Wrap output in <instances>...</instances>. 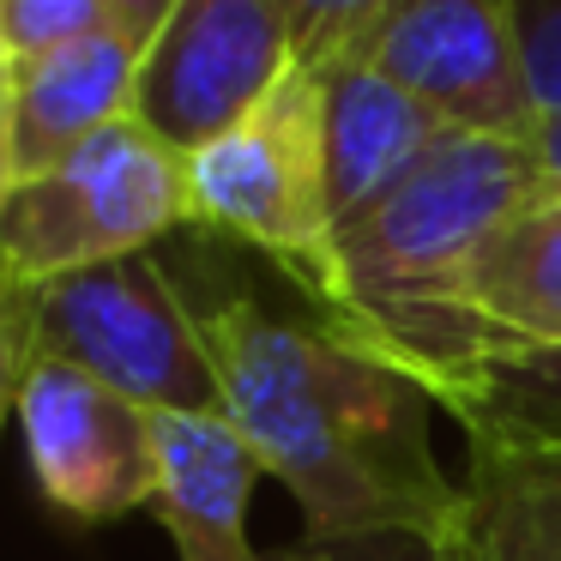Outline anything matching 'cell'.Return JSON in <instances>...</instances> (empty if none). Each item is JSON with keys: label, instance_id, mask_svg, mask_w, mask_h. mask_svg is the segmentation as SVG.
<instances>
[{"label": "cell", "instance_id": "18", "mask_svg": "<svg viewBox=\"0 0 561 561\" xmlns=\"http://www.w3.org/2000/svg\"><path fill=\"white\" fill-rule=\"evenodd\" d=\"M513 13H519V43H525V67H531L537 110L556 115L561 110V0H513Z\"/></svg>", "mask_w": 561, "mask_h": 561}, {"label": "cell", "instance_id": "4", "mask_svg": "<svg viewBox=\"0 0 561 561\" xmlns=\"http://www.w3.org/2000/svg\"><path fill=\"white\" fill-rule=\"evenodd\" d=\"M194 224L230 242H248L296 284L302 308L327 327L344 314V260L339 218L327 194L320 151V73L296 67L236 134L187 158Z\"/></svg>", "mask_w": 561, "mask_h": 561}, {"label": "cell", "instance_id": "19", "mask_svg": "<svg viewBox=\"0 0 561 561\" xmlns=\"http://www.w3.org/2000/svg\"><path fill=\"white\" fill-rule=\"evenodd\" d=\"M110 13H115V31H127V37L146 49V43L158 37L163 25H170L175 0H110Z\"/></svg>", "mask_w": 561, "mask_h": 561}, {"label": "cell", "instance_id": "17", "mask_svg": "<svg viewBox=\"0 0 561 561\" xmlns=\"http://www.w3.org/2000/svg\"><path fill=\"white\" fill-rule=\"evenodd\" d=\"M284 561H459L447 537L435 531H344V537H314L278 549Z\"/></svg>", "mask_w": 561, "mask_h": 561}, {"label": "cell", "instance_id": "8", "mask_svg": "<svg viewBox=\"0 0 561 561\" xmlns=\"http://www.w3.org/2000/svg\"><path fill=\"white\" fill-rule=\"evenodd\" d=\"M351 55L459 134L537 139L543 127L513 0H392V13Z\"/></svg>", "mask_w": 561, "mask_h": 561}, {"label": "cell", "instance_id": "3", "mask_svg": "<svg viewBox=\"0 0 561 561\" xmlns=\"http://www.w3.org/2000/svg\"><path fill=\"white\" fill-rule=\"evenodd\" d=\"M0 356L7 387L31 363H73L146 411L224 416V380L194 302L151 254L103 260L25 296H0Z\"/></svg>", "mask_w": 561, "mask_h": 561}, {"label": "cell", "instance_id": "20", "mask_svg": "<svg viewBox=\"0 0 561 561\" xmlns=\"http://www.w3.org/2000/svg\"><path fill=\"white\" fill-rule=\"evenodd\" d=\"M537 158L549 170V194H561V110L543 115V127H537Z\"/></svg>", "mask_w": 561, "mask_h": 561}, {"label": "cell", "instance_id": "10", "mask_svg": "<svg viewBox=\"0 0 561 561\" xmlns=\"http://www.w3.org/2000/svg\"><path fill=\"white\" fill-rule=\"evenodd\" d=\"M459 477V561H561V435L507 411H471Z\"/></svg>", "mask_w": 561, "mask_h": 561}, {"label": "cell", "instance_id": "6", "mask_svg": "<svg viewBox=\"0 0 561 561\" xmlns=\"http://www.w3.org/2000/svg\"><path fill=\"white\" fill-rule=\"evenodd\" d=\"M296 67V31L272 0H175L139 55L134 122L194 158L236 134Z\"/></svg>", "mask_w": 561, "mask_h": 561}, {"label": "cell", "instance_id": "5", "mask_svg": "<svg viewBox=\"0 0 561 561\" xmlns=\"http://www.w3.org/2000/svg\"><path fill=\"white\" fill-rule=\"evenodd\" d=\"M182 224H194L187 158L146 122L122 115L49 175L0 187V296H25L103 260L151 254V242Z\"/></svg>", "mask_w": 561, "mask_h": 561}, {"label": "cell", "instance_id": "11", "mask_svg": "<svg viewBox=\"0 0 561 561\" xmlns=\"http://www.w3.org/2000/svg\"><path fill=\"white\" fill-rule=\"evenodd\" d=\"M320 73V151H327V194L332 218H356L375 206L411 163H423L440 146L447 127L428 103H416L404 85H392L363 55L314 67Z\"/></svg>", "mask_w": 561, "mask_h": 561}, {"label": "cell", "instance_id": "9", "mask_svg": "<svg viewBox=\"0 0 561 561\" xmlns=\"http://www.w3.org/2000/svg\"><path fill=\"white\" fill-rule=\"evenodd\" d=\"M139 43L98 31L67 49L0 67V187H25L67 163L91 134L134 115Z\"/></svg>", "mask_w": 561, "mask_h": 561}, {"label": "cell", "instance_id": "1", "mask_svg": "<svg viewBox=\"0 0 561 561\" xmlns=\"http://www.w3.org/2000/svg\"><path fill=\"white\" fill-rule=\"evenodd\" d=\"M194 320L224 380V416L254 440L266 477L296 495L314 537L453 531L459 483L428 440L440 404L423 380L380 363L314 308L290 314L230 290L194 302Z\"/></svg>", "mask_w": 561, "mask_h": 561}, {"label": "cell", "instance_id": "14", "mask_svg": "<svg viewBox=\"0 0 561 561\" xmlns=\"http://www.w3.org/2000/svg\"><path fill=\"white\" fill-rule=\"evenodd\" d=\"M110 0H0V67L110 31Z\"/></svg>", "mask_w": 561, "mask_h": 561}, {"label": "cell", "instance_id": "2", "mask_svg": "<svg viewBox=\"0 0 561 561\" xmlns=\"http://www.w3.org/2000/svg\"><path fill=\"white\" fill-rule=\"evenodd\" d=\"M549 199L537 139L447 134L375 206L339 224L344 314L339 332L404 368L465 423L483 404L489 339L471 290L513 218Z\"/></svg>", "mask_w": 561, "mask_h": 561}, {"label": "cell", "instance_id": "13", "mask_svg": "<svg viewBox=\"0 0 561 561\" xmlns=\"http://www.w3.org/2000/svg\"><path fill=\"white\" fill-rule=\"evenodd\" d=\"M471 314L495 356H561V194L501 230L471 290Z\"/></svg>", "mask_w": 561, "mask_h": 561}, {"label": "cell", "instance_id": "16", "mask_svg": "<svg viewBox=\"0 0 561 561\" xmlns=\"http://www.w3.org/2000/svg\"><path fill=\"white\" fill-rule=\"evenodd\" d=\"M477 411H507L561 435V356H495L483 368V404Z\"/></svg>", "mask_w": 561, "mask_h": 561}, {"label": "cell", "instance_id": "15", "mask_svg": "<svg viewBox=\"0 0 561 561\" xmlns=\"http://www.w3.org/2000/svg\"><path fill=\"white\" fill-rule=\"evenodd\" d=\"M272 7L290 19L302 67H327L339 55H351L392 13V0H272Z\"/></svg>", "mask_w": 561, "mask_h": 561}, {"label": "cell", "instance_id": "7", "mask_svg": "<svg viewBox=\"0 0 561 561\" xmlns=\"http://www.w3.org/2000/svg\"><path fill=\"white\" fill-rule=\"evenodd\" d=\"M7 392L31 477L61 519L110 525L158 507V411L73 363H31Z\"/></svg>", "mask_w": 561, "mask_h": 561}, {"label": "cell", "instance_id": "12", "mask_svg": "<svg viewBox=\"0 0 561 561\" xmlns=\"http://www.w3.org/2000/svg\"><path fill=\"white\" fill-rule=\"evenodd\" d=\"M266 459L230 416L158 411V519L182 561H284L248 537V501Z\"/></svg>", "mask_w": 561, "mask_h": 561}]
</instances>
